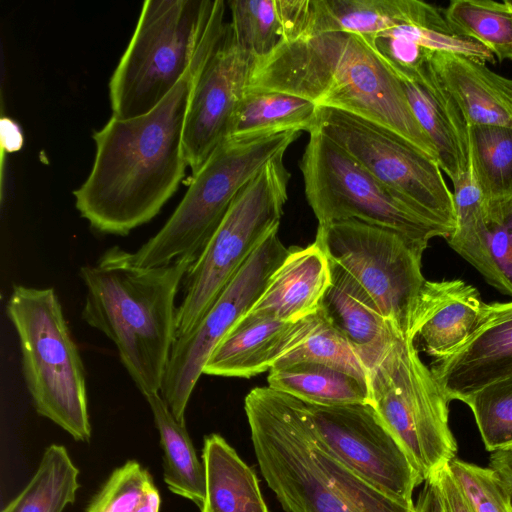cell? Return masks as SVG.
<instances>
[{"label": "cell", "instance_id": "26", "mask_svg": "<svg viewBox=\"0 0 512 512\" xmlns=\"http://www.w3.org/2000/svg\"><path fill=\"white\" fill-rule=\"evenodd\" d=\"M318 108L304 98L277 91H245L226 139H252L288 131L310 132Z\"/></svg>", "mask_w": 512, "mask_h": 512}, {"label": "cell", "instance_id": "38", "mask_svg": "<svg viewBox=\"0 0 512 512\" xmlns=\"http://www.w3.org/2000/svg\"><path fill=\"white\" fill-rule=\"evenodd\" d=\"M449 469L474 512H512V506L488 467L453 459Z\"/></svg>", "mask_w": 512, "mask_h": 512}, {"label": "cell", "instance_id": "2", "mask_svg": "<svg viewBox=\"0 0 512 512\" xmlns=\"http://www.w3.org/2000/svg\"><path fill=\"white\" fill-rule=\"evenodd\" d=\"M246 91L287 93L317 108L356 115L395 132L437 160L402 80L364 35L338 31L287 39L255 60Z\"/></svg>", "mask_w": 512, "mask_h": 512}, {"label": "cell", "instance_id": "29", "mask_svg": "<svg viewBox=\"0 0 512 512\" xmlns=\"http://www.w3.org/2000/svg\"><path fill=\"white\" fill-rule=\"evenodd\" d=\"M412 4L413 0H308L302 33L342 31L372 40L402 21Z\"/></svg>", "mask_w": 512, "mask_h": 512}, {"label": "cell", "instance_id": "39", "mask_svg": "<svg viewBox=\"0 0 512 512\" xmlns=\"http://www.w3.org/2000/svg\"><path fill=\"white\" fill-rule=\"evenodd\" d=\"M430 479L436 484L444 512H474L465 494L455 481L449 465Z\"/></svg>", "mask_w": 512, "mask_h": 512}, {"label": "cell", "instance_id": "42", "mask_svg": "<svg viewBox=\"0 0 512 512\" xmlns=\"http://www.w3.org/2000/svg\"><path fill=\"white\" fill-rule=\"evenodd\" d=\"M2 141L8 151L18 150L22 145V135L19 127L8 118L1 121Z\"/></svg>", "mask_w": 512, "mask_h": 512}, {"label": "cell", "instance_id": "41", "mask_svg": "<svg viewBox=\"0 0 512 512\" xmlns=\"http://www.w3.org/2000/svg\"><path fill=\"white\" fill-rule=\"evenodd\" d=\"M414 512H444L436 484L432 479L424 482V487L415 502Z\"/></svg>", "mask_w": 512, "mask_h": 512}, {"label": "cell", "instance_id": "6", "mask_svg": "<svg viewBox=\"0 0 512 512\" xmlns=\"http://www.w3.org/2000/svg\"><path fill=\"white\" fill-rule=\"evenodd\" d=\"M217 0H146L109 81L112 116L130 119L155 108L190 67Z\"/></svg>", "mask_w": 512, "mask_h": 512}, {"label": "cell", "instance_id": "33", "mask_svg": "<svg viewBox=\"0 0 512 512\" xmlns=\"http://www.w3.org/2000/svg\"><path fill=\"white\" fill-rule=\"evenodd\" d=\"M455 227L446 237L449 246L470 263L491 284L484 199L471 170L453 184Z\"/></svg>", "mask_w": 512, "mask_h": 512}, {"label": "cell", "instance_id": "19", "mask_svg": "<svg viewBox=\"0 0 512 512\" xmlns=\"http://www.w3.org/2000/svg\"><path fill=\"white\" fill-rule=\"evenodd\" d=\"M487 310L478 290L460 279L426 280L413 316L410 338L435 359L458 350L477 330Z\"/></svg>", "mask_w": 512, "mask_h": 512}, {"label": "cell", "instance_id": "12", "mask_svg": "<svg viewBox=\"0 0 512 512\" xmlns=\"http://www.w3.org/2000/svg\"><path fill=\"white\" fill-rule=\"evenodd\" d=\"M314 128L417 213L454 230L453 194L436 159L395 132L344 111L318 108Z\"/></svg>", "mask_w": 512, "mask_h": 512}, {"label": "cell", "instance_id": "1", "mask_svg": "<svg viewBox=\"0 0 512 512\" xmlns=\"http://www.w3.org/2000/svg\"><path fill=\"white\" fill-rule=\"evenodd\" d=\"M177 85L148 113L108 122L93 134L96 152L89 175L73 191L90 227L126 236L151 221L178 189L186 168L182 135L203 45Z\"/></svg>", "mask_w": 512, "mask_h": 512}, {"label": "cell", "instance_id": "5", "mask_svg": "<svg viewBox=\"0 0 512 512\" xmlns=\"http://www.w3.org/2000/svg\"><path fill=\"white\" fill-rule=\"evenodd\" d=\"M6 313L17 333L24 382L36 412L74 440L88 442L85 369L55 290L15 284Z\"/></svg>", "mask_w": 512, "mask_h": 512}, {"label": "cell", "instance_id": "24", "mask_svg": "<svg viewBox=\"0 0 512 512\" xmlns=\"http://www.w3.org/2000/svg\"><path fill=\"white\" fill-rule=\"evenodd\" d=\"M205 500L200 512H269L255 472L219 434L204 438Z\"/></svg>", "mask_w": 512, "mask_h": 512}, {"label": "cell", "instance_id": "34", "mask_svg": "<svg viewBox=\"0 0 512 512\" xmlns=\"http://www.w3.org/2000/svg\"><path fill=\"white\" fill-rule=\"evenodd\" d=\"M299 362L328 365L367 380V371L353 348L347 339L329 322L321 308L313 330L299 345L283 355L274 367Z\"/></svg>", "mask_w": 512, "mask_h": 512}, {"label": "cell", "instance_id": "37", "mask_svg": "<svg viewBox=\"0 0 512 512\" xmlns=\"http://www.w3.org/2000/svg\"><path fill=\"white\" fill-rule=\"evenodd\" d=\"M491 286L512 297V196L484 202Z\"/></svg>", "mask_w": 512, "mask_h": 512}, {"label": "cell", "instance_id": "21", "mask_svg": "<svg viewBox=\"0 0 512 512\" xmlns=\"http://www.w3.org/2000/svg\"><path fill=\"white\" fill-rule=\"evenodd\" d=\"M331 282L330 261L315 241L304 248L292 247L247 314L301 320L319 311Z\"/></svg>", "mask_w": 512, "mask_h": 512}, {"label": "cell", "instance_id": "10", "mask_svg": "<svg viewBox=\"0 0 512 512\" xmlns=\"http://www.w3.org/2000/svg\"><path fill=\"white\" fill-rule=\"evenodd\" d=\"M309 135L299 167L318 225L358 220L424 244L451 234L390 192L320 130L313 128Z\"/></svg>", "mask_w": 512, "mask_h": 512}, {"label": "cell", "instance_id": "31", "mask_svg": "<svg viewBox=\"0 0 512 512\" xmlns=\"http://www.w3.org/2000/svg\"><path fill=\"white\" fill-rule=\"evenodd\" d=\"M470 170L484 202L512 196V126H469Z\"/></svg>", "mask_w": 512, "mask_h": 512}, {"label": "cell", "instance_id": "4", "mask_svg": "<svg viewBox=\"0 0 512 512\" xmlns=\"http://www.w3.org/2000/svg\"><path fill=\"white\" fill-rule=\"evenodd\" d=\"M193 262L144 268L132 252L114 246L80 267L86 289L81 317L115 344L143 396L160 392L176 338V295Z\"/></svg>", "mask_w": 512, "mask_h": 512}, {"label": "cell", "instance_id": "32", "mask_svg": "<svg viewBox=\"0 0 512 512\" xmlns=\"http://www.w3.org/2000/svg\"><path fill=\"white\" fill-rule=\"evenodd\" d=\"M443 13L455 33L482 44L499 62L512 60L509 1L453 0Z\"/></svg>", "mask_w": 512, "mask_h": 512}, {"label": "cell", "instance_id": "22", "mask_svg": "<svg viewBox=\"0 0 512 512\" xmlns=\"http://www.w3.org/2000/svg\"><path fill=\"white\" fill-rule=\"evenodd\" d=\"M332 282L321 310L347 339L367 373L384 356L399 332L373 300L341 267L330 262Z\"/></svg>", "mask_w": 512, "mask_h": 512}, {"label": "cell", "instance_id": "3", "mask_svg": "<svg viewBox=\"0 0 512 512\" xmlns=\"http://www.w3.org/2000/svg\"><path fill=\"white\" fill-rule=\"evenodd\" d=\"M244 409L261 474L286 512H414L332 456L313 432L304 402L256 387Z\"/></svg>", "mask_w": 512, "mask_h": 512}, {"label": "cell", "instance_id": "18", "mask_svg": "<svg viewBox=\"0 0 512 512\" xmlns=\"http://www.w3.org/2000/svg\"><path fill=\"white\" fill-rule=\"evenodd\" d=\"M318 317L319 311L298 321L245 314L214 348L203 374L251 378L270 371L309 335Z\"/></svg>", "mask_w": 512, "mask_h": 512}, {"label": "cell", "instance_id": "8", "mask_svg": "<svg viewBox=\"0 0 512 512\" xmlns=\"http://www.w3.org/2000/svg\"><path fill=\"white\" fill-rule=\"evenodd\" d=\"M369 403L402 445L424 482L456 458L450 400L413 340L398 332L367 373Z\"/></svg>", "mask_w": 512, "mask_h": 512}, {"label": "cell", "instance_id": "40", "mask_svg": "<svg viewBox=\"0 0 512 512\" xmlns=\"http://www.w3.org/2000/svg\"><path fill=\"white\" fill-rule=\"evenodd\" d=\"M488 468L512 506V446L490 453Z\"/></svg>", "mask_w": 512, "mask_h": 512}, {"label": "cell", "instance_id": "28", "mask_svg": "<svg viewBox=\"0 0 512 512\" xmlns=\"http://www.w3.org/2000/svg\"><path fill=\"white\" fill-rule=\"evenodd\" d=\"M159 433L164 481L174 494L192 501L199 509L205 500V472L185 424L170 411L160 392L144 396Z\"/></svg>", "mask_w": 512, "mask_h": 512}, {"label": "cell", "instance_id": "25", "mask_svg": "<svg viewBox=\"0 0 512 512\" xmlns=\"http://www.w3.org/2000/svg\"><path fill=\"white\" fill-rule=\"evenodd\" d=\"M231 26L239 47L255 60L301 34L308 0H231Z\"/></svg>", "mask_w": 512, "mask_h": 512}, {"label": "cell", "instance_id": "27", "mask_svg": "<svg viewBox=\"0 0 512 512\" xmlns=\"http://www.w3.org/2000/svg\"><path fill=\"white\" fill-rule=\"evenodd\" d=\"M268 387L296 399L319 406L369 402L367 380L328 365L299 362L274 367L267 377Z\"/></svg>", "mask_w": 512, "mask_h": 512}, {"label": "cell", "instance_id": "43", "mask_svg": "<svg viewBox=\"0 0 512 512\" xmlns=\"http://www.w3.org/2000/svg\"><path fill=\"white\" fill-rule=\"evenodd\" d=\"M161 507V496L159 490L155 486L152 488L146 497L144 498L141 505L136 509L135 512H160Z\"/></svg>", "mask_w": 512, "mask_h": 512}, {"label": "cell", "instance_id": "13", "mask_svg": "<svg viewBox=\"0 0 512 512\" xmlns=\"http://www.w3.org/2000/svg\"><path fill=\"white\" fill-rule=\"evenodd\" d=\"M288 252L278 230L271 233L247 259L198 325L187 335L175 339L160 394L180 423L185 424L189 399L212 351L253 307Z\"/></svg>", "mask_w": 512, "mask_h": 512}, {"label": "cell", "instance_id": "11", "mask_svg": "<svg viewBox=\"0 0 512 512\" xmlns=\"http://www.w3.org/2000/svg\"><path fill=\"white\" fill-rule=\"evenodd\" d=\"M315 242L361 286L384 318L410 337L426 282L421 260L428 244L358 220L318 225Z\"/></svg>", "mask_w": 512, "mask_h": 512}, {"label": "cell", "instance_id": "20", "mask_svg": "<svg viewBox=\"0 0 512 512\" xmlns=\"http://www.w3.org/2000/svg\"><path fill=\"white\" fill-rule=\"evenodd\" d=\"M402 84L415 118L434 146L441 170L456 183L470 171L468 120L430 60Z\"/></svg>", "mask_w": 512, "mask_h": 512}, {"label": "cell", "instance_id": "16", "mask_svg": "<svg viewBox=\"0 0 512 512\" xmlns=\"http://www.w3.org/2000/svg\"><path fill=\"white\" fill-rule=\"evenodd\" d=\"M450 401H464L493 382L512 376V301L487 304L485 317L454 353L430 367Z\"/></svg>", "mask_w": 512, "mask_h": 512}, {"label": "cell", "instance_id": "17", "mask_svg": "<svg viewBox=\"0 0 512 512\" xmlns=\"http://www.w3.org/2000/svg\"><path fill=\"white\" fill-rule=\"evenodd\" d=\"M372 42L401 80H411L439 51L461 54L485 64L496 62L482 44L455 33L438 7L419 0H413L402 21L377 34Z\"/></svg>", "mask_w": 512, "mask_h": 512}, {"label": "cell", "instance_id": "23", "mask_svg": "<svg viewBox=\"0 0 512 512\" xmlns=\"http://www.w3.org/2000/svg\"><path fill=\"white\" fill-rule=\"evenodd\" d=\"M429 60L469 124L512 126V79L461 54L439 51Z\"/></svg>", "mask_w": 512, "mask_h": 512}, {"label": "cell", "instance_id": "7", "mask_svg": "<svg viewBox=\"0 0 512 512\" xmlns=\"http://www.w3.org/2000/svg\"><path fill=\"white\" fill-rule=\"evenodd\" d=\"M300 131L252 139H226L208 158L166 223L133 259L144 268L198 258L238 193L272 158L283 154Z\"/></svg>", "mask_w": 512, "mask_h": 512}, {"label": "cell", "instance_id": "36", "mask_svg": "<svg viewBox=\"0 0 512 512\" xmlns=\"http://www.w3.org/2000/svg\"><path fill=\"white\" fill-rule=\"evenodd\" d=\"M154 487L149 471L138 461L128 460L110 474L85 512H135Z\"/></svg>", "mask_w": 512, "mask_h": 512}, {"label": "cell", "instance_id": "35", "mask_svg": "<svg viewBox=\"0 0 512 512\" xmlns=\"http://www.w3.org/2000/svg\"><path fill=\"white\" fill-rule=\"evenodd\" d=\"M463 402L474 415L487 451L512 446V376L486 385Z\"/></svg>", "mask_w": 512, "mask_h": 512}, {"label": "cell", "instance_id": "9", "mask_svg": "<svg viewBox=\"0 0 512 512\" xmlns=\"http://www.w3.org/2000/svg\"><path fill=\"white\" fill-rule=\"evenodd\" d=\"M284 154L269 160L238 193L185 278L177 307L176 338L190 333L255 249L278 230L290 172ZM175 338V339H176Z\"/></svg>", "mask_w": 512, "mask_h": 512}, {"label": "cell", "instance_id": "15", "mask_svg": "<svg viewBox=\"0 0 512 512\" xmlns=\"http://www.w3.org/2000/svg\"><path fill=\"white\" fill-rule=\"evenodd\" d=\"M254 62L239 47L227 22L205 46L196 67L182 135L183 154L192 176L226 140Z\"/></svg>", "mask_w": 512, "mask_h": 512}, {"label": "cell", "instance_id": "30", "mask_svg": "<svg viewBox=\"0 0 512 512\" xmlns=\"http://www.w3.org/2000/svg\"><path fill=\"white\" fill-rule=\"evenodd\" d=\"M79 470L67 449L52 444L24 489L2 512H63L75 501L80 487Z\"/></svg>", "mask_w": 512, "mask_h": 512}, {"label": "cell", "instance_id": "44", "mask_svg": "<svg viewBox=\"0 0 512 512\" xmlns=\"http://www.w3.org/2000/svg\"><path fill=\"white\" fill-rule=\"evenodd\" d=\"M509 3H510V6H511V8H512V1H509Z\"/></svg>", "mask_w": 512, "mask_h": 512}, {"label": "cell", "instance_id": "14", "mask_svg": "<svg viewBox=\"0 0 512 512\" xmlns=\"http://www.w3.org/2000/svg\"><path fill=\"white\" fill-rule=\"evenodd\" d=\"M305 407L313 432L332 456L378 491L414 509L413 492L424 479L369 402Z\"/></svg>", "mask_w": 512, "mask_h": 512}]
</instances>
